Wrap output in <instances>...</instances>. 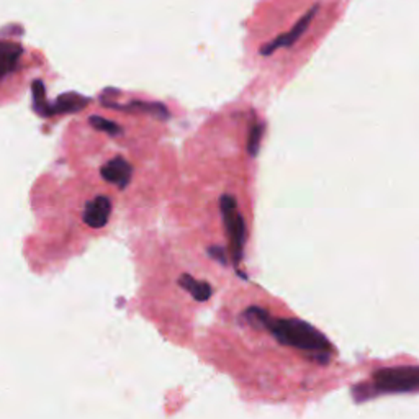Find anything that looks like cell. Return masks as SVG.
<instances>
[{"label":"cell","instance_id":"cell-7","mask_svg":"<svg viewBox=\"0 0 419 419\" xmlns=\"http://www.w3.org/2000/svg\"><path fill=\"white\" fill-rule=\"evenodd\" d=\"M103 107L108 108H115V110L120 112H126V113H146V115H152L154 118H159V120H167L171 117V113L167 108L162 105V103H156V102H141V100H135L130 103H115V102H103Z\"/></svg>","mask_w":419,"mask_h":419},{"label":"cell","instance_id":"cell-9","mask_svg":"<svg viewBox=\"0 0 419 419\" xmlns=\"http://www.w3.org/2000/svg\"><path fill=\"white\" fill-rule=\"evenodd\" d=\"M88 103V98L79 95V93H64L56 100L54 105H49L48 117L58 115V113H74L82 110Z\"/></svg>","mask_w":419,"mask_h":419},{"label":"cell","instance_id":"cell-11","mask_svg":"<svg viewBox=\"0 0 419 419\" xmlns=\"http://www.w3.org/2000/svg\"><path fill=\"white\" fill-rule=\"evenodd\" d=\"M91 125L93 128H97L98 131H105L107 135L110 136H118L121 133V126L118 123L107 120V118L102 117H91Z\"/></svg>","mask_w":419,"mask_h":419},{"label":"cell","instance_id":"cell-5","mask_svg":"<svg viewBox=\"0 0 419 419\" xmlns=\"http://www.w3.org/2000/svg\"><path fill=\"white\" fill-rule=\"evenodd\" d=\"M112 213V201L105 195H98L92 201H88L84 210V223L93 230H100L108 223Z\"/></svg>","mask_w":419,"mask_h":419},{"label":"cell","instance_id":"cell-4","mask_svg":"<svg viewBox=\"0 0 419 419\" xmlns=\"http://www.w3.org/2000/svg\"><path fill=\"white\" fill-rule=\"evenodd\" d=\"M317 12H318V5H314V7L312 10H310V12H307V15H305V17H302V18L298 20L297 25H295V27L292 29H290L288 33L280 34V36L275 38L274 41H270V43L265 44V46L260 48V54H264V56H270V54L275 53L280 48H290V46H293V44L297 43L298 39L303 36V33L307 32L310 25H312Z\"/></svg>","mask_w":419,"mask_h":419},{"label":"cell","instance_id":"cell-6","mask_svg":"<svg viewBox=\"0 0 419 419\" xmlns=\"http://www.w3.org/2000/svg\"><path fill=\"white\" fill-rule=\"evenodd\" d=\"M133 175V167L123 157H113L102 167V177L108 184L117 185L118 189H126Z\"/></svg>","mask_w":419,"mask_h":419},{"label":"cell","instance_id":"cell-1","mask_svg":"<svg viewBox=\"0 0 419 419\" xmlns=\"http://www.w3.org/2000/svg\"><path fill=\"white\" fill-rule=\"evenodd\" d=\"M244 318L254 328L265 329V331L272 334L284 346L308 352L313 361L319 364L329 362V357H331L333 352L331 344L312 324L293 318H274L259 307H251L246 310Z\"/></svg>","mask_w":419,"mask_h":419},{"label":"cell","instance_id":"cell-14","mask_svg":"<svg viewBox=\"0 0 419 419\" xmlns=\"http://www.w3.org/2000/svg\"><path fill=\"white\" fill-rule=\"evenodd\" d=\"M210 255L211 258H215L216 260H218L220 264H226V255H225V251L221 248H211L210 251Z\"/></svg>","mask_w":419,"mask_h":419},{"label":"cell","instance_id":"cell-12","mask_svg":"<svg viewBox=\"0 0 419 419\" xmlns=\"http://www.w3.org/2000/svg\"><path fill=\"white\" fill-rule=\"evenodd\" d=\"M33 97H34V108H36V112L39 115L48 117L49 105L46 98H44V86L41 81H36L33 84Z\"/></svg>","mask_w":419,"mask_h":419},{"label":"cell","instance_id":"cell-13","mask_svg":"<svg viewBox=\"0 0 419 419\" xmlns=\"http://www.w3.org/2000/svg\"><path fill=\"white\" fill-rule=\"evenodd\" d=\"M262 125L255 123V125L251 126L249 131V140H248V151L251 156H258L259 152V146H260V140H262Z\"/></svg>","mask_w":419,"mask_h":419},{"label":"cell","instance_id":"cell-2","mask_svg":"<svg viewBox=\"0 0 419 419\" xmlns=\"http://www.w3.org/2000/svg\"><path fill=\"white\" fill-rule=\"evenodd\" d=\"M419 388V371L416 366L382 367L372 373V383L357 385L354 397L364 401L380 393H415Z\"/></svg>","mask_w":419,"mask_h":419},{"label":"cell","instance_id":"cell-8","mask_svg":"<svg viewBox=\"0 0 419 419\" xmlns=\"http://www.w3.org/2000/svg\"><path fill=\"white\" fill-rule=\"evenodd\" d=\"M23 48L12 41H0V81L18 67Z\"/></svg>","mask_w":419,"mask_h":419},{"label":"cell","instance_id":"cell-10","mask_svg":"<svg viewBox=\"0 0 419 419\" xmlns=\"http://www.w3.org/2000/svg\"><path fill=\"white\" fill-rule=\"evenodd\" d=\"M179 285L184 290H187V292H189L197 302H206V300L211 297V292H213L210 287V284L190 277L189 274L182 275L179 280Z\"/></svg>","mask_w":419,"mask_h":419},{"label":"cell","instance_id":"cell-3","mask_svg":"<svg viewBox=\"0 0 419 419\" xmlns=\"http://www.w3.org/2000/svg\"><path fill=\"white\" fill-rule=\"evenodd\" d=\"M221 216H223L226 234H228L231 255L236 264L243 258V251L246 244V223L238 210V204L233 195H225L220 200Z\"/></svg>","mask_w":419,"mask_h":419}]
</instances>
